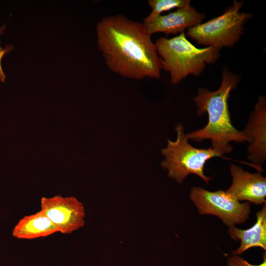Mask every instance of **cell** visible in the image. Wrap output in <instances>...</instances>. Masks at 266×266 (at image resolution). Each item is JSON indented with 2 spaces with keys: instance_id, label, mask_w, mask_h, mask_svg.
I'll return each instance as SVG.
<instances>
[{
  "instance_id": "cell-1",
  "label": "cell",
  "mask_w": 266,
  "mask_h": 266,
  "mask_svg": "<svg viewBox=\"0 0 266 266\" xmlns=\"http://www.w3.org/2000/svg\"><path fill=\"white\" fill-rule=\"evenodd\" d=\"M96 34L99 49L112 72L134 79L160 78L161 61L143 23L122 14L105 17L97 23Z\"/></svg>"
},
{
  "instance_id": "cell-2",
  "label": "cell",
  "mask_w": 266,
  "mask_h": 266,
  "mask_svg": "<svg viewBox=\"0 0 266 266\" xmlns=\"http://www.w3.org/2000/svg\"><path fill=\"white\" fill-rule=\"evenodd\" d=\"M240 78L225 68L222 74L219 88L215 91L199 88L193 100L197 113L208 114V123L201 129L186 134L187 138L196 141L210 139L212 144L230 142L245 143L250 139L243 131L235 128L231 121L228 100L230 92L235 89Z\"/></svg>"
},
{
  "instance_id": "cell-3",
  "label": "cell",
  "mask_w": 266,
  "mask_h": 266,
  "mask_svg": "<svg viewBox=\"0 0 266 266\" xmlns=\"http://www.w3.org/2000/svg\"><path fill=\"white\" fill-rule=\"evenodd\" d=\"M177 133L175 141L167 139V146L162 150L165 157L161 163L162 167L168 171V176L178 183H181L190 174H195L206 184L211 178L204 174L206 162L212 158L222 157L232 152L230 143L215 144L207 149L197 148L188 142L182 124L175 128Z\"/></svg>"
},
{
  "instance_id": "cell-4",
  "label": "cell",
  "mask_w": 266,
  "mask_h": 266,
  "mask_svg": "<svg viewBox=\"0 0 266 266\" xmlns=\"http://www.w3.org/2000/svg\"><path fill=\"white\" fill-rule=\"evenodd\" d=\"M155 43L162 68L169 73L172 85L189 75H199L207 65L215 63L220 56L219 51L212 47H196L185 33L170 38L161 37Z\"/></svg>"
},
{
  "instance_id": "cell-5",
  "label": "cell",
  "mask_w": 266,
  "mask_h": 266,
  "mask_svg": "<svg viewBox=\"0 0 266 266\" xmlns=\"http://www.w3.org/2000/svg\"><path fill=\"white\" fill-rule=\"evenodd\" d=\"M243 3L234 0L220 16L188 28L187 35L199 44L218 51L224 47H233L243 33L244 25L252 16L250 13L240 12Z\"/></svg>"
},
{
  "instance_id": "cell-6",
  "label": "cell",
  "mask_w": 266,
  "mask_h": 266,
  "mask_svg": "<svg viewBox=\"0 0 266 266\" xmlns=\"http://www.w3.org/2000/svg\"><path fill=\"white\" fill-rule=\"evenodd\" d=\"M190 199L200 214L216 215L229 227L245 222L250 212L249 202L240 203L227 191L210 192L195 187L191 190Z\"/></svg>"
},
{
  "instance_id": "cell-7",
  "label": "cell",
  "mask_w": 266,
  "mask_h": 266,
  "mask_svg": "<svg viewBox=\"0 0 266 266\" xmlns=\"http://www.w3.org/2000/svg\"><path fill=\"white\" fill-rule=\"evenodd\" d=\"M40 206V210L55 225L58 232L62 233H71L85 224L84 207L75 197H43Z\"/></svg>"
},
{
  "instance_id": "cell-8",
  "label": "cell",
  "mask_w": 266,
  "mask_h": 266,
  "mask_svg": "<svg viewBox=\"0 0 266 266\" xmlns=\"http://www.w3.org/2000/svg\"><path fill=\"white\" fill-rule=\"evenodd\" d=\"M230 171L232 183L227 192L239 201L247 200L256 205L266 203V178L261 171L251 173L233 164Z\"/></svg>"
},
{
  "instance_id": "cell-9",
  "label": "cell",
  "mask_w": 266,
  "mask_h": 266,
  "mask_svg": "<svg viewBox=\"0 0 266 266\" xmlns=\"http://www.w3.org/2000/svg\"><path fill=\"white\" fill-rule=\"evenodd\" d=\"M205 17L204 13H200L190 5L166 15L143 20V23L151 35L161 32L167 35L184 33L186 29L201 23Z\"/></svg>"
},
{
  "instance_id": "cell-10",
  "label": "cell",
  "mask_w": 266,
  "mask_h": 266,
  "mask_svg": "<svg viewBox=\"0 0 266 266\" xmlns=\"http://www.w3.org/2000/svg\"><path fill=\"white\" fill-rule=\"evenodd\" d=\"M243 132L250 139L248 159L260 166L266 160V99L260 96Z\"/></svg>"
},
{
  "instance_id": "cell-11",
  "label": "cell",
  "mask_w": 266,
  "mask_h": 266,
  "mask_svg": "<svg viewBox=\"0 0 266 266\" xmlns=\"http://www.w3.org/2000/svg\"><path fill=\"white\" fill-rule=\"evenodd\" d=\"M257 220L255 224L247 230L230 227L229 233L235 241L240 240L239 247L233 252L234 254H241L252 247H260L266 249V205L256 213Z\"/></svg>"
},
{
  "instance_id": "cell-12",
  "label": "cell",
  "mask_w": 266,
  "mask_h": 266,
  "mask_svg": "<svg viewBox=\"0 0 266 266\" xmlns=\"http://www.w3.org/2000/svg\"><path fill=\"white\" fill-rule=\"evenodd\" d=\"M58 232L55 225L41 211L25 216L20 219L12 231V235L21 239L46 237Z\"/></svg>"
},
{
  "instance_id": "cell-13",
  "label": "cell",
  "mask_w": 266,
  "mask_h": 266,
  "mask_svg": "<svg viewBox=\"0 0 266 266\" xmlns=\"http://www.w3.org/2000/svg\"><path fill=\"white\" fill-rule=\"evenodd\" d=\"M148 3L151 8V11L144 19L146 20L160 15L164 11L188 6L191 5V1L189 0H149Z\"/></svg>"
},
{
  "instance_id": "cell-14",
  "label": "cell",
  "mask_w": 266,
  "mask_h": 266,
  "mask_svg": "<svg viewBox=\"0 0 266 266\" xmlns=\"http://www.w3.org/2000/svg\"><path fill=\"white\" fill-rule=\"evenodd\" d=\"M6 28L5 25H3L0 27V36L2 35ZM14 48V46L12 45H7L4 47H2L0 44V81L3 82L6 79V75L3 70L1 61L3 57L6 54L10 53Z\"/></svg>"
},
{
  "instance_id": "cell-15",
  "label": "cell",
  "mask_w": 266,
  "mask_h": 266,
  "mask_svg": "<svg viewBox=\"0 0 266 266\" xmlns=\"http://www.w3.org/2000/svg\"><path fill=\"white\" fill-rule=\"evenodd\" d=\"M228 266H266V256L264 255V260L262 263L258 265H252L240 257L234 255L230 257L228 260Z\"/></svg>"
}]
</instances>
